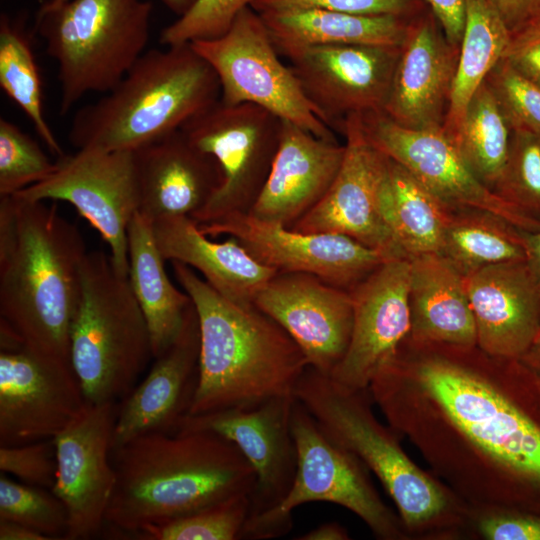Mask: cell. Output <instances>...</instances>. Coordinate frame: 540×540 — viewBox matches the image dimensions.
<instances>
[{"label":"cell","instance_id":"obj_13","mask_svg":"<svg viewBox=\"0 0 540 540\" xmlns=\"http://www.w3.org/2000/svg\"><path fill=\"white\" fill-rule=\"evenodd\" d=\"M56 164L47 179L14 195L73 205L108 244L117 271L128 276V226L139 210L134 152L77 149L57 158Z\"/></svg>","mask_w":540,"mask_h":540},{"label":"cell","instance_id":"obj_4","mask_svg":"<svg viewBox=\"0 0 540 540\" xmlns=\"http://www.w3.org/2000/svg\"><path fill=\"white\" fill-rule=\"evenodd\" d=\"M171 262L194 304L200 331L197 384L187 415L294 394L309 365L286 331L255 305L224 298L192 268Z\"/></svg>","mask_w":540,"mask_h":540},{"label":"cell","instance_id":"obj_47","mask_svg":"<svg viewBox=\"0 0 540 540\" xmlns=\"http://www.w3.org/2000/svg\"><path fill=\"white\" fill-rule=\"evenodd\" d=\"M498 11L511 36L540 18V0H489Z\"/></svg>","mask_w":540,"mask_h":540},{"label":"cell","instance_id":"obj_18","mask_svg":"<svg viewBox=\"0 0 540 540\" xmlns=\"http://www.w3.org/2000/svg\"><path fill=\"white\" fill-rule=\"evenodd\" d=\"M338 131L345 137V154L337 176L323 198L288 228L342 234L390 257H405L379 209L386 155L367 138L360 114L347 116Z\"/></svg>","mask_w":540,"mask_h":540},{"label":"cell","instance_id":"obj_17","mask_svg":"<svg viewBox=\"0 0 540 540\" xmlns=\"http://www.w3.org/2000/svg\"><path fill=\"white\" fill-rule=\"evenodd\" d=\"M118 406L117 402L87 404L53 438L57 474L51 490L67 510L66 540L90 539L105 525L116 484L111 451Z\"/></svg>","mask_w":540,"mask_h":540},{"label":"cell","instance_id":"obj_51","mask_svg":"<svg viewBox=\"0 0 540 540\" xmlns=\"http://www.w3.org/2000/svg\"><path fill=\"white\" fill-rule=\"evenodd\" d=\"M520 359L538 376H540V334Z\"/></svg>","mask_w":540,"mask_h":540},{"label":"cell","instance_id":"obj_52","mask_svg":"<svg viewBox=\"0 0 540 540\" xmlns=\"http://www.w3.org/2000/svg\"><path fill=\"white\" fill-rule=\"evenodd\" d=\"M196 0H161V2L178 16L183 15Z\"/></svg>","mask_w":540,"mask_h":540},{"label":"cell","instance_id":"obj_41","mask_svg":"<svg viewBox=\"0 0 540 540\" xmlns=\"http://www.w3.org/2000/svg\"><path fill=\"white\" fill-rule=\"evenodd\" d=\"M486 83L512 130L540 132V87L520 74L505 58L488 73Z\"/></svg>","mask_w":540,"mask_h":540},{"label":"cell","instance_id":"obj_16","mask_svg":"<svg viewBox=\"0 0 540 540\" xmlns=\"http://www.w3.org/2000/svg\"><path fill=\"white\" fill-rule=\"evenodd\" d=\"M400 47L332 44L280 55L288 59L319 118L338 131L349 115L384 111Z\"/></svg>","mask_w":540,"mask_h":540},{"label":"cell","instance_id":"obj_45","mask_svg":"<svg viewBox=\"0 0 540 540\" xmlns=\"http://www.w3.org/2000/svg\"><path fill=\"white\" fill-rule=\"evenodd\" d=\"M503 58L540 87V35L511 41Z\"/></svg>","mask_w":540,"mask_h":540},{"label":"cell","instance_id":"obj_21","mask_svg":"<svg viewBox=\"0 0 540 540\" xmlns=\"http://www.w3.org/2000/svg\"><path fill=\"white\" fill-rule=\"evenodd\" d=\"M410 260L385 261L349 291L353 325L347 350L330 374L349 389L369 388L410 331Z\"/></svg>","mask_w":540,"mask_h":540},{"label":"cell","instance_id":"obj_7","mask_svg":"<svg viewBox=\"0 0 540 540\" xmlns=\"http://www.w3.org/2000/svg\"><path fill=\"white\" fill-rule=\"evenodd\" d=\"M152 3L147 0H47L34 32L57 64L62 115L90 92L111 90L144 53Z\"/></svg>","mask_w":540,"mask_h":540},{"label":"cell","instance_id":"obj_22","mask_svg":"<svg viewBox=\"0 0 540 540\" xmlns=\"http://www.w3.org/2000/svg\"><path fill=\"white\" fill-rule=\"evenodd\" d=\"M459 51L429 7L411 18L383 112L406 128L443 130Z\"/></svg>","mask_w":540,"mask_h":540},{"label":"cell","instance_id":"obj_53","mask_svg":"<svg viewBox=\"0 0 540 540\" xmlns=\"http://www.w3.org/2000/svg\"><path fill=\"white\" fill-rule=\"evenodd\" d=\"M537 35H540V18L519 33L513 35L511 41L521 40Z\"/></svg>","mask_w":540,"mask_h":540},{"label":"cell","instance_id":"obj_14","mask_svg":"<svg viewBox=\"0 0 540 540\" xmlns=\"http://www.w3.org/2000/svg\"><path fill=\"white\" fill-rule=\"evenodd\" d=\"M369 141L406 168L448 208H476L495 213L521 230L540 231V221L484 185L471 171L443 130H415L398 125L384 112L360 115Z\"/></svg>","mask_w":540,"mask_h":540},{"label":"cell","instance_id":"obj_46","mask_svg":"<svg viewBox=\"0 0 540 540\" xmlns=\"http://www.w3.org/2000/svg\"><path fill=\"white\" fill-rule=\"evenodd\" d=\"M439 21L448 41L460 48L464 24V0H423Z\"/></svg>","mask_w":540,"mask_h":540},{"label":"cell","instance_id":"obj_28","mask_svg":"<svg viewBox=\"0 0 540 540\" xmlns=\"http://www.w3.org/2000/svg\"><path fill=\"white\" fill-rule=\"evenodd\" d=\"M408 337L416 342L477 345L464 275L442 254L409 258Z\"/></svg>","mask_w":540,"mask_h":540},{"label":"cell","instance_id":"obj_30","mask_svg":"<svg viewBox=\"0 0 540 540\" xmlns=\"http://www.w3.org/2000/svg\"><path fill=\"white\" fill-rule=\"evenodd\" d=\"M279 52L317 45L367 44L401 46L410 19L363 16L325 9L259 13Z\"/></svg>","mask_w":540,"mask_h":540},{"label":"cell","instance_id":"obj_39","mask_svg":"<svg viewBox=\"0 0 540 540\" xmlns=\"http://www.w3.org/2000/svg\"><path fill=\"white\" fill-rule=\"evenodd\" d=\"M496 193L540 221V132L513 130Z\"/></svg>","mask_w":540,"mask_h":540},{"label":"cell","instance_id":"obj_1","mask_svg":"<svg viewBox=\"0 0 540 540\" xmlns=\"http://www.w3.org/2000/svg\"><path fill=\"white\" fill-rule=\"evenodd\" d=\"M369 390L473 510L540 515V376L521 359L407 335Z\"/></svg>","mask_w":540,"mask_h":540},{"label":"cell","instance_id":"obj_50","mask_svg":"<svg viewBox=\"0 0 540 540\" xmlns=\"http://www.w3.org/2000/svg\"><path fill=\"white\" fill-rule=\"evenodd\" d=\"M523 237L526 245V261L540 278V231H523Z\"/></svg>","mask_w":540,"mask_h":540},{"label":"cell","instance_id":"obj_49","mask_svg":"<svg viewBox=\"0 0 540 540\" xmlns=\"http://www.w3.org/2000/svg\"><path fill=\"white\" fill-rule=\"evenodd\" d=\"M298 540H348V531L336 522L324 523L297 537Z\"/></svg>","mask_w":540,"mask_h":540},{"label":"cell","instance_id":"obj_6","mask_svg":"<svg viewBox=\"0 0 540 540\" xmlns=\"http://www.w3.org/2000/svg\"><path fill=\"white\" fill-rule=\"evenodd\" d=\"M220 94L215 71L191 44L152 49L77 111L69 140L76 149L134 151L181 130Z\"/></svg>","mask_w":540,"mask_h":540},{"label":"cell","instance_id":"obj_40","mask_svg":"<svg viewBox=\"0 0 540 540\" xmlns=\"http://www.w3.org/2000/svg\"><path fill=\"white\" fill-rule=\"evenodd\" d=\"M253 0H196L170 25L163 28L160 42L166 46L189 44L222 36L239 13Z\"/></svg>","mask_w":540,"mask_h":540},{"label":"cell","instance_id":"obj_33","mask_svg":"<svg viewBox=\"0 0 540 540\" xmlns=\"http://www.w3.org/2000/svg\"><path fill=\"white\" fill-rule=\"evenodd\" d=\"M523 231L490 211L450 208L440 254L463 275L491 265L526 260Z\"/></svg>","mask_w":540,"mask_h":540},{"label":"cell","instance_id":"obj_27","mask_svg":"<svg viewBox=\"0 0 540 540\" xmlns=\"http://www.w3.org/2000/svg\"><path fill=\"white\" fill-rule=\"evenodd\" d=\"M158 249L165 260L179 261L200 272L221 296L254 305L259 291L277 273L253 258L233 236L216 242L203 234L188 216H170L152 222Z\"/></svg>","mask_w":540,"mask_h":540},{"label":"cell","instance_id":"obj_38","mask_svg":"<svg viewBox=\"0 0 540 540\" xmlns=\"http://www.w3.org/2000/svg\"><path fill=\"white\" fill-rule=\"evenodd\" d=\"M56 168L29 134L0 118V197L44 181Z\"/></svg>","mask_w":540,"mask_h":540},{"label":"cell","instance_id":"obj_36","mask_svg":"<svg viewBox=\"0 0 540 540\" xmlns=\"http://www.w3.org/2000/svg\"><path fill=\"white\" fill-rule=\"evenodd\" d=\"M250 508V496L240 495L172 521L145 526L122 539L236 540Z\"/></svg>","mask_w":540,"mask_h":540},{"label":"cell","instance_id":"obj_24","mask_svg":"<svg viewBox=\"0 0 540 540\" xmlns=\"http://www.w3.org/2000/svg\"><path fill=\"white\" fill-rule=\"evenodd\" d=\"M199 354V323L192 302L177 339L119 403L112 448L143 434L177 431L194 395Z\"/></svg>","mask_w":540,"mask_h":540},{"label":"cell","instance_id":"obj_32","mask_svg":"<svg viewBox=\"0 0 540 540\" xmlns=\"http://www.w3.org/2000/svg\"><path fill=\"white\" fill-rule=\"evenodd\" d=\"M465 24L449 113L443 131L456 134L466 107L491 69L501 60L511 33L489 0H464Z\"/></svg>","mask_w":540,"mask_h":540},{"label":"cell","instance_id":"obj_11","mask_svg":"<svg viewBox=\"0 0 540 540\" xmlns=\"http://www.w3.org/2000/svg\"><path fill=\"white\" fill-rule=\"evenodd\" d=\"M283 120L252 103L220 99L181 129L189 142L218 164L222 181L191 219L211 223L235 212H248L269 174Z\"/></svg>","mask_w":540,"mask_h":540},{"label":"cell","instance_id":"obj_31","mask_svg":"<svg viewBox=\"0 0 540 540\" xmlns=\"http://www.w3.org/2000/svg\"><path fill=\"white\" fill-rule=\"evenodd\" d=\"M378 203L383 219L405 257L441 252L450 208L388 156Z\"/></svg>","mask_w":540,"mask_h":540},{"label":"cell","instance_id":"obj_19","mask_svg":"<svg viewBox=\"0 0 540 540\" xmlns=\"http://www.w3.org/2000/svg\"><path fill=\"white\" fill-rule=\"evenodd\" d=\"M294 403V394L276 396L252 406L186 415L178 426L177 431L216 433L239 448L256 475L249 516L276 507L293 485L297 470L291 431Z\"/></svg>","mask_w":540,"mask_h":540},{"label":"cell","instance_id":"obj_26","mask_svg":"<svg viewBox=\"0 0 540 540\" xmlns=\"http://www.w3.org/2000/svg\"><path fill=\"white\" fill-rule=\"evenodd\" d=\"M133 152L138 212L150 222L170 216L192 218L221 184L216 161L193 146L181 130Z\"/></svg>","mask_w":540,"mask_h":540},{"label":"cell","instance_id":"obj_25","mask_svg":"<svg viewBox=\"0 0 540 540\" xmlns=\"http://www.w3.org/2000/svg\"><path fill=\"white\" fill-rule=\"evenodd\" d=\"M344 154V144L319 138L283 120L269 174L248 212L290 227L326 194Z\"/></svg>","mask_w":540,"mask_h":540},{"label":"cell","instance_id":"obj_43","mask_svg":"<svg viewBox=\"0 0 540 540\" xmlns=\"http://www.w3.org/2000/svg\"><path fill=\"white\" fill-rule=\"evenodd\" d=\"M0 470L23 483L51 490L57 474L53 438L17 446H0Z\"/></svg>","mask_w":540,"mask_h":540},{"label":"cell","instance_id":"obj_5","mask_svg":"<svg viewBox=\"0 0 540 540\" xmlns=\"http://www.w3.org/2000/svg\"><path fill=\"white\" fill-rule=\"evenodd\" d=\"M294 396L332 441L377 476L395 503L410 540L475 536L473 509L407 456L400 436L375 416L369 388L343 387L307 367Z\"/></svg>","mask_w":540,"mask_h":540},{"label":"cell","instance_id":"obj_37","mask_svg":"<svg viewBox=\"0 0 540 540\" xmlns=\"http://www.w3.org/2000/svg\"><path fill=\"white\" fill-rule=\"evenodd\" d=\"M0 520L20 523L51 539H65L68 515L63 502L46 488L0 476Z\"/></svg>","mask_w":540,"mask_h":540},{"label":"cell","instance_id":"obj_35","mask_svg":"<svg viewBox=\"0 0 540 540\" xmlns=\"http://www.w3.org/2000/svg\"><path fill=\"white\" fill-rule=\"evenodd\" d=\"M0 87L25 113L48 150L57 158L65 153L46 121L42 82L31 42L20 20L0 17Z\"/></svg>","mask_w":540,"mask_h":540},{"label":"cell","instance_id":"obj_48","mask_svg":"<svg viewBox=\"0 0 540 540\" xmlns=\"http://www.w3.org/2000/svg\"><path fill=\"white\" fill-rule=\"evenodd\" d=\"M0 540H49V538L20 523L0 520Z\"/></svg>","mask_w":540,"mask_h":540},{"label":"cell","instance_id":"obj_3","mask_svg":"<svg viewBox=\"0 0 540 540\" xmlns=\"http://www.w3.org/2000/svg\"><path fill=\"white\" fill-rule=\"evenodd\" d=\"M111 460L116 484L104 526L115 538L251 496L256 483L239 448L209 431L143 434L112 448Z\"/></svg>","mask_w":540,"mask_h":540},{"label":"cell","instance_id":"obj_20","mask_svg":"<svg viewBox=\"0 0 540 540\" xmlns=\"http://www.w3.org/2000/svg\"><path fill=\"white\" fill-rule=\"evenodd\" d=\"M254 305L295 341L308 365L330 376L351 337L353 302L348 289L300 272H277Z\"/></svg>","mask_w":540,"mask_h":540},{"label":"cell","instance_id":"obj_9","mask_svg":"<svg viewBox=\"0 0 540 540\" xmlns=\"http://www.w3.org/2000/svg\"><path fill=\"white\" fill-rule=\"evenodd\" d=\"M291 431L297 452L293 485L276 507L249 516L240 539L263 540L286 535L292 511L308 502H329L357 515L380 540H410L399 516L381 499L369 469L332 441L295 398Z\"/></svg>","mask_w":540,"mask_h":540},{"label":"cell","instance_id":"obj_29","mask_svg":"<svg viewBox=\"0 0 540 540\" xmlns=\"http://www.w3.org/2000/svg\"><path fill=\"white\" fill-rule=\"evenodd\" d=\"M127 237L128 279L150 332L153 358H157L177 339L192 300L171 283L152 222L136 212Z\"/></svg>","mask_w":540,"mask_h":540},{"label":"cell","instance_id":"obj_34","mask_svg":"<svg viewBox=\"0 0 540 540\" xmlns=\"http://www.w3.org/2000/svg\"><path fill=\"white\" fill-rule=\"evenodd\" d=\"M512 133L506 115L484 81L470 99L451 139L475 176L495 193L508 159Z\"/></svg>","mask_w":540,"mask_h":540},{"label":"cell","instance_id":"obj_44","mask_svg":"<svg viewBox=\"0 0 540 540\" xmlns=\"http://www.w3.org/2000/svg\"><path fill=\"white\" fill-rule=\"evenodd\" d=\"M475 536L487 540H540V515L510 510H473Z\"/></svg>","mask_w":540,"mask_h":540},{"label":"cell","instance_id":"obj_10","mask_svg":"<svg viewBox=\"0 0 540 540\" xmlns=\"http://www.w3.org/2000/svg\"><path fill=\"white\" fill-rule=\"evenodd\" d=\"M189 44L215 71L222 102L255 104L319 138L337 141L251 7L242 10L222 36Z\"/></svg>","mask_w":540,"mask_h":540},{"label":"cell","instance_id":"obj_8","mask_svg":"<svg viewBox=\"0 0 540 540\" xmlns=\"http://www.w3.org/2000/svg\"><path fill=\"white\" fill-rule=\"evenodd\" d=\"M70 360L88 404L117 402L135 387L152 353L150 332L128 276L104 251L87 252Z\"/></svg>","mask_w":540,"mask_h":540},{"label":"cell","instance_id":"obj_12","mask_svg":"<svg viewBox=\"0 0 540 540\" xmlns=\"http://www.w3.org/2000/svg\"><path fill=\"white\" fill-rule=\"evenodd\" d=\"M87 404L70 360L31 349L0 327V446L52 439Z\"/></svg>","mask_w":540,"mask_h":540},{"label":"cell","instance_id":"obj_2","mask_svg":"<svg viewBox=\"0 0 540 540\" xmlns=\"http://www.w3.org/2000/svg\"><path fill=\"white\" fill-rule=\"evenodd\" d=\"M86 255L55 203L0 197V321L29 348L70 360Z\"/></svg>","mask_w":540,"mask_h":540},{"label":"cell","instance_id":"obj_23","mask_svg":"<svg viewBox=\"0 0 540 540\" xmlns=\"http://www.w3.org/2000/svg\"><path fill=\"white\" fill-rule=\"evenodd\" d=\"M464 278L477 346L520 359L540 334V278L526 260L483 267Z\"/></svg>","mask_w":540,"mask_h":540},{"label":"cell","instance_id":"obj_42","mask_svg":"<svg viewBox=\"0 0 540 540\" xmlns=\"http://www.w3.org/2000/svg\"><path fill=\"white\" fill-rule=\"evenodd\" d=\"M258 13L295 9H325L363 16H397L411 19L426 7L423 0H253Z\"/></svg>","mask_w":540,"mask_h":540},{"label":"cell","instance_id":"obj_15","mask_svg":"<svg viewBox=\"0 0 540 540\" xmlns=\"http://www.w3.org/2000/svg\"><path fill=\"white\" fill-rule=\"evenodd\" d=\"M198 227L206 236L237 238L253 258L277 272L312 274L348 290L393 259L346 235L298 232L249 212L231 213Z\"/></svg>","mask_w":540,"mask_h":540}]
</instances>
